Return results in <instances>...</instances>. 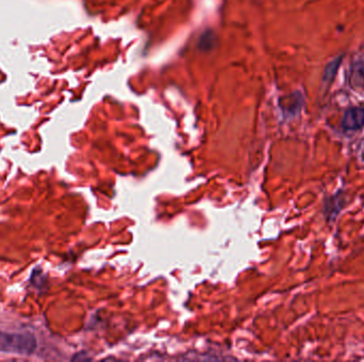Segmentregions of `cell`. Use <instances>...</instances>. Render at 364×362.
<instances>
[{"label":"cell","instance_id":"cell-1","mask_svg":"<svg viewBox=\"0 0 364 362\" xmlns=\"http://www.w3.org/2000/svg\"><path fill=\"white\" fill-rule=\"evenodd\" d=\"M36 347L38 342L31 333L0 331V353L31 355L36 352Z\"/></svg>","mask_w":364,"mask_h":362},{"label":"cell","instance_id":"cell-2","mask_svg":"<svg viewBox=\"0 0 364 362\" xmlns=\"http://www.w3.org/2000/svg\"><path fill=\"white\" fill-rule=\"evenodd\" d=\"M346 205L347 192L345 190L339 189L335 194L325 197L323 201V215L327 222H335Z\"/></svg>","mask_w":364,"mask_h":362},{"label":"cell","instance_id":"cell-3","mask_svg":"<svg viewBox=\"0 0 364 362\" xmlns=\"http://www.w3.org/2000/svg\"><path fill=\"white\" fill-rule=\"evenodd\" d=\"M341 126L344 131H359L364 128L363 106H353L349 108L343 116Z\"/></svg>","mask_w":364,"mask_h":362},{"label":"cell","instance_id":"cell-4","mask_svg":"<svg viewBox=\"0 0 364 362\" xmlns=\"http://www.w3.org/2000/svg\"><path fill=\"white\" fill-rule=\"evenodd\" d=\"M279 106L284 113L291 116L298 115L304 106V97L300 93L292 94L280 99Z\"/></svg>","mask_w":364,"mask_h":362},{"label":"cell","instance_id":"cell-5","mask_svg":"<svg viewBox=\"0 0 364 362\" xmlns=\"http://www.w3.org/2000/svg\"><path fill=\"white\" fill-rule=\"evenodd\" d=\"M351 83L356 89L364 87V60L354 62L351 71Z\"/></svg>","mask_w":364,"mask_h":362},{"label":"cell","instance_id":"cell-6","mask_svg":"<svg viewBox=\"0 0 364 362\" xmlns=\"http://www.w3.org/2000/svg\"><path fill=\"white\" fill-rule=\"evenodd\" d=\"M216 34L212 30H206L200 36L198 48L204 52H209L216 46Z\"/></svg>","mask_w":364,"mask_h":362},{"label":"cell","instance_id":"cell-7","mask_svg":"<svg viewBox=\"0 0 364 362\" xmlns=\"http://www.w3.org/2000/svg\"><path fill=\"white\" fill-rule=\"evenodd\" d=\"M343 57H337V59H333L331 62H329L327 64V66L325 67L324 69V75H323V80L325 82H332V80L335 79V75H337V71L340 68L341 63H342Z\"/></svg>","mask_w":364,"mask_h":362}]
</instances>
